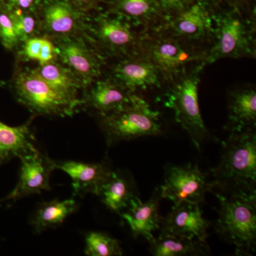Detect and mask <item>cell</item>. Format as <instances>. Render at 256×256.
Returning a JSON list of instances; mask_svg holds the SVG:
<instances>
[{
	"mask_svg": "<svg viewBox=\"0 0 256 256\" xmlns=\"http://www.w3.org/2000/svg\"><path fill=\"white\" fill-rule=\"evenodd\" d=\"M96 32L99 41L112 50H126L134 44V34L127 24L116 18H101Z\"/></svg>",
	"mask_w": 256,
	"mask_h": 256,
	"instance_id": "21",
	"label": "cell"
},
{
	"mask_svg": "<svg viewBox=\"0 0 256 256\" xmlns=\"http://www.w3.org/2000/svg\"><path fill=\"white\" fill-rule=\"evenodd\" d=\"M150 62L158 70L168 75H174L180 72L185 64L193 60L178 42L163 40L154 44L149 50Z\"/></svg>",
	"mask_w": 256,
	"mask_h": 256,
	"instance_id": "16",
	"label": "cell"
},
{
	"mask_svg": "<svg viewBox=\"0 0 256 256\" xmlns=\"http://www.w3.org/2000/svg\"><path fill=\"white\" fill-rule=\"evenodd\" d=\"M18 8L28 9L33 4L34 0H11Z\"/></svg>",
	"mask_w": 256,
	"mask_h": 256,
	"instance_id": "32",
	"label": "cell"
},
{
	"mask_svg": "<svg viewBox=\"0 0 256 256\" xmlns=\"http://www.w3.org/2000/svg\"><path fill=\"white\" fill-rule=\"evenodd\" d=\"M35 72L57 90L78 99L77 92L80 88V80L68 68L52 60L40 66Z\"/></svg>",
	"mask_w": 256,
	"mask_h": 256,
	"instance_id": "23",
	"label": "cell"
},
{
	"mask_svg": "<svg viewBox=\"0 0 256 256\" xmlns=\"http://www.w3.org/2000/svg\"><path fill=\"white\" fill-rule=\"evenodd\" d=\"M150 244V252L156 256H206L210 248L198 239L180 238L170 234H160Z\"/></svg>",
	"mask_w": 256,
	"mask_h": 256,
	"instance_id": "17",
	"label": "cell"
},
{
	"mask_svg": "<svg viewBox=\"0 0 256 256\" xmlns=\"http://www.w3.org/2000/svg\"><path fill=\"white\" fill-rule=\"evenodd\" d=\"M0 42L9 50H14L20 42L11 10L0 9Z\"/></svg>",
	"mask_w": 256,
	"mask_h": 256,
	"instance_id": "26",
	"label": "cell"
},
{
	"mask_svg": "<svg viewBox=\"0 0 256 256\" xmlns=\"http://www.w3.org/2000/svg\"><path fill=\"white\" fill-rule=\"evenodd\" d=\"M132 96L120 84L102 80L96 82L82 104L95 109L104 116L122 108L130 102Z\"/></svg>",
	"mask_w": 256,
	"mask_h": 256,
	"instance_id": "14",
	"label": "cell"
},
{
	"mask_svg": "<svg viewBox=\"0 0 256 256\" xmlns=\"http://www.w3.org/2000/svg\"><path fill=\"white\" fill-rule=\"evenodd\" d=\"M162 198L160 190H156L150 200L143 203L138 196L130 202L128 210L120 213L121 217L129 225L133 236H142L150 242L154 240L153 232L160 229L162 218L159 214V204Z\"/></svg>",
	"mask_w": 256,
	"mask_h": 256,
	"instance_id": "11",
	"label": "cell"
},
{
	"mask_svg": "<svg viewBox=\"0 0 256 256\" xmlns=\"http://www.w3.org/2000/svg\"><path fill=\"white\" fill-rule=\"evenodd\" d=\"M98 196L108 208L120 214L128 208L130 202L136 196L133 188L128 180L116 172L112 171L99 190Z\"/></svg>",
	"mask_w": 256,
	"mask_h": 256,
	"instance_id": "18",
	"label": "cell"
},
{
	"mask_svg": "<svg viewBox=\"0 0 256 256\" xmlns=\"http://www.w3.org/2000/svg\"><path fill=\"white\" fill-rule=\"evenodd\" d=\"M101 124L108 146L120 141L162 134L159 114L144 99L133 95L122 108L102 116Z\"/></svg>",
	"mask_w": 256,
	"mask_h": 256,
	"instance_id": "3",
	"label": "cell"
},
{
	"mask_svg": "<svg viewBox=\"0 0 256 256\" xmlns=\"http://www.w3.org/2000/svg\"><path fill=\"white\" fill-rule=\"evenodd\" d=\"M161 2L166 8L172 9H180L184 2L183 0H161Z\"/></svg>",
	"mask_w": 256,
	"mask_h": 256,
	"instance_id": "31",
	"label": "cell"
},
{
	"mask_svg": "<svg viewBox=\"0 0 256 256\" xmlns=\"http://www.w3.org/2000/svg\"><path fill=\"white\" fill-rule=\"evenodd\" d=\"M76 208V202L73 198L42 204L32 220L34 230L40 233L45 229L60 225Z\"/></svg>",
	"mask_w": 256,
	"mask_h": 256,
	"instance_id": "22",
	"label": "cell"
},
{
	"mask_svg": "<svg viewBox=\"0 0 256 256\" xmlns=\"http://www.w3.org/2000/svg\"><path fill=\"white\" fill-rule=\"evenodd\" d=\"M4 85V82L2 80H0V87L3 86Z\"/></svg>",
	"mask_w": 256,
	"mask_h": 256,
	"instance_id": "34",
	"label": "cell"
},
{
	"mask_svg": "<svg viewBox=\"0 0 256 256\" xmlns=\"http://www.w3.org/2000/svg\"><path fill=\"white\" fill-rule=\"evenodd\" d=\"M80 24L76 12L66 3H54L45 10V30L58 38L69 36L75 33Z\"/></svg>",
	"mask_w": 256,
	"mask_h": 256,
	"instance_id": "19",
	"label": "cell"
},
{
	"mask_svg": "<svg viewBox=\"0 0 256 256\" xmlns=\"http://www.w3.org/2000/svg\"><path fill=\"white\" fill-rule=\"evenodd\" d=\"M198 77L188 76L166 94V106L173 109L176 121L188 132L192 142L201 150L202 143L210 137L198 105Z\"/></svg>",
	"mask_w": 256,
	"mask_h": 256,
	"instance_id": "5",
	"label": "cell"
},
{
	"mask_svg": "<svg viewBox=\"0 0 256 256\" xmlns=\"http://www.w3.org/2000/svg\"><path fill=\"white\" fill-rule=\"evenodd\" d=\"M118 9L138 20L149 18L152 14L150 0H119Z\"/></svg>",
	"mask_w": 256,
	"mask_h": 256,
	"instance_id": "27",
	"label": "cell"
},
{
	"mask_svg": "<svg viewBox=\"0 0 256 256\" xmlns=\"http://www.w3.org/2000/svg\"><path fill=\"white\" fill-rule=\"evenodd\" d=\"M79 3H82V4H86V3L90 2L92 0H75Z\"/></svg>",
	"mask_w": 256,
	"mask_h": 256,
	"instance_id": "33",
	"label": "cell"
},
{
	"mask_svg": "<svg viewBox=\"0 0 256 256\" xmlns=\"http://www.w3.org/2000/svg\"><path fill=\"white\" fill-rule=\"evenodd\" d=\"M54 50L55 48L54 47L53 44L44 38L42 47L41 53L37 60L40 66L44 65V64L53 60Z\"/></svg>",
	"mask_w": 256,
	"mask_h": 256,
	"instance_id": "30",
	"label": "cell"
},
{
	"mask_svg": "<svg viewBox=\"0 0 256 256\" xmlns=\"http://www.w3.org/2000/svg\"><path fill=\"white\" fill-rule=\"evenodd\" d=\"M55 50L82 84H90L100 75V62L84 42L70 36L60 37Z\"/></svg>",
	"mask_w": 256,
	"mask_h": 256,
	"instance_id": "10",
	"label": "cell"
},
{
	"mask_svg": "<svg viewBox=\"0 0 256 256\" xmlns=\"http://www.w3.org/2000/svg\"><path fill=\"white\" fill-rule=\"evenodd\" d=\"M44 38L32 37L26 40L24 53L30 60H38Z\"/></svg>",
	"mask_w": 256,
	"mask_h": 256,
	"instance_id": "29",
	"label": "cell"
},
{
	"mask_svg": "<svg viewBox=\"0 0 256 256\" xmlns=\"http://www.w3.org/2000/svg\"><path fill=\"white\" fill-rule=\"evenodd\" d=\"M218 37L210 50L206 64L222 58H238L250 53V40L245 23L235 16H228L220 21Z\"/></svg>",
	"mask_w": 256,
	"mask_h": 256,
	"instance_id": "9",
	"label": "cell"
},
{
	"mask_svg": "<svg viewBox=\"0 0 256 256\" xmlns=\"http://www.w3.org/2000/svg\"><path fill=\"white\" fill-rule=\"evenodd\" d=\"M14 16L16 32L20 42L25 41L32 38L35 32L36 22L31 15L20 13L18 11H12Z\"/></svg>",
	"mask_w": 256,
	"mask_h": 256,
	"instance_id": "28",
	"label": "cell"
},
{
	"mask_svg": "<svg viewBox=\"0 0 256 256\" xmlns=\"http://www.w3.org/2000/svg\"><path fill=\"white\" fill-rule=\"evenodd\" d=\"M210 225L202 216L198 204L182 203L174 205L168 215L162 218L160 229L162 234L206 242Z\"/></svg>",
	"mask_w": 256,
	"mask_h": 256,
	"instance_id": "8",
	"label": "cell"
},
{
	"mask_svg": "<svg viewBox=\"0 0 256 256\" xmlns=\"http://www.w3.org/2000/svg\"><path fill=\"white\" fill-rule=\"evenodd\" d=\"M13 87L18 100L37 114L70 116L82 104L50 86L35 70L16 74Z\"/></svg>",
	"mask_w": 256,
	"mask_h": 256,
	"instance_id": "4",
	"label": "cell"
},
{
	"mask_svg": "<svg viewBox=\"0 0 256 256\" xmlns=\"http://www.w3.org/2000/svg\"><path fill=\"white\" fill-rule=\"evenodd\" d=\"M56 169L62 170L70 176L75 194L87 193L98 195L111 170L106 163H85L76 161L54 162Z\"/></svg>",
	"mask_w": 256,
	"mask_h": 256,
	"instance_id": "12",
	"label": "cell"
},
{
	"mask_svg": "<svg viewBox=\"0 0 256 256\" xmlns=\"http://www.w3.org/2000/svg\"><path fill=\"white\" fill-rule=\"evenodd\" d=\"M174 32L188 38H200L210 28L208 16L204 10L198 4L184 12L172 24Z\"/></svg>",
	"mask_w": 256,
	"mask_h": 256,
	"instance_id": "24",
	"label": "cell"
},
{
	"mask_svg": "<svg viewBox=\"0 0 256 256\" xmlns=\"http://www.w3.org/2000/svg\"><path fill=\"white\" fill-rule=\"evenodd\" d=\"M114 72L118 84L130 90L158 85L159 82V70L149 60L120 64Z\"/></svg>",
	"mask_w": 256,
	"mask_h": 256,
	"instance_id": "15",
	"label": "cell"
},
{
	"mask_svg": "<svg viewBox=\"0 0 256 256\" xmlns=\"http://www.w3.org/2000/svg\"><path fill=\"white\" fill-rule=\"evenodd\" d=\"M215 188L213 182H208L206 175L197 165L171 166L166 170L164 185L161 188L162 198L174 202L200 204L204 201L207 192Z\"/></svg>",
	"mask_w": 256,
	"mask_h": 256,
	"instance_id": "6",
	"label": "cell"
},
{
	"mask_svg": "<svg viewBox=\"0 0 256 256\" xmlns=\"http://www.w3.org/2000/svg\"><path fill=\"white\" fill-rule=\"evenodd\" d=\"M184 2L188 1V0H183Z\"/></svg>",
	"mask_w": 256,
	"mask_h": 256,
	"instance_id": "35",
	"label": "cell"
},
{
	"mask_svg": "<svg viewBox=\"0 0 256 256\" xmlns=\"http://www.w3.org/2000/svg\"><path fill=\"white\" fill-rule=\"evenodd\" d=\"M30 124L11 127L0 121V165L14 158H21L40 152Z\"/></svg>",
	"mask_w": 256,
	"mask_h": 256,
	"instance_id": "13",
	"label": "cell"
},
{
	"mask_svg": "<svg viewBox=\"0 0 256 256\" xmlns=\"http://www.w3.org/2000/svg\"><path fill=\"white\" fill-rule=\"evenodd\" d=\"M220 202L216 230L226 242L236 247L238 255L255 252L256 194H216Z\"/></svg>",
	"mask_w": 256,
	"mask_h": 256,
	"instance_id": "2",
	"label": "cell"
},
{
	"mask_svg": "<svg viewBox=\"0 0 256 256\" xmlns=\"http://www.w3.org/2000/svg\"><path fill=\"white\" fill-rule=\"evenodd\" d=\"M230 120L234 124L233 132L250 130L256 119V92L254 89H242L232 94L229 105Z\"/></svg>",
	"mask_w": 256,
	"mask_h": 256,
	"instance_id": "20",
	"label": "cell"
},
{
	"mask_svg": "<svg viewBox=\"0 0 256 256\" xmlns=\"http://www.w3.org/2000/svg\"><path fill=\"white\" fill-rule=\"evenodd\" d=\"M85 254L90 256H122L119 242L107 234L90 232L86 237Z\"/></svg>",
	"mask_w": 256,
	"mask_h": 256,
	"instance_id": "25",
	"label": "cell"
},
{
	"mask_svg": "<svg viewBox=\"0 0 256 256\" xmlns=\"http://www.w3.org/2000/svg\"><path fill=\"white\" fill-rule=\"evenodd\" d=\"M20 180L16 188L1 203L10 204L23 197L34 194H41L42 190H50V174L56 169L54 161L42 153L21 158Z\"/></svg>",
	"mask_w": 256,
	"mask_h": 256,
	"instance_id": "7",
	"label": "cell"
},
{
	"mask_svg": "<svg viewBox=\"0 0 256 256\" xmlns=\"http://www.w3.org/2000/svg\"><path fill=\"white\" fill-rule=\"evenodd\" d=\"M212 174L214 186L226 195L256 194V136L252 129L232 132Z\"/></svg>",
	"mask_w": 256,
	"mask_h": 256,
	"instance_id": "1",
	"label": "cell"
}]
</instances>
